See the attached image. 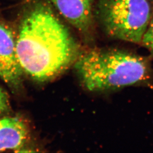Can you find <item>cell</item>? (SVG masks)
I'll list each match as a JSON object with an SVG mask.
<instances>
[{
    "instance_id": "1",
    "label": "cell",
    "mask_w": 153,
    "mask_h": 153,
    "mask_svg": "<svg viewBox=\"0 0 153 153\" xmlns=\"http://www.w3.org/2000/svg\"><path fill=\"white\" fill-rule=\"evenodd\" d=\"M16 50L23 73L42 82L60 75L81 53L67 28L48 7L39 3L22 18L16 36Z\"/></svg>"
},
{
    "instance_id": "2",
    "label": "cell",
    "mask_w": 153,
    "mask_h": 153,
    "mask_svg": "<svg viewBox=\"0 0 153 153\" xmlns=\"http://www.w3.org/2000/svg\"><path fill=\"white\" fill-rule=\"evenodd\" d=\"M74 66L84 87L91 91L115 90L146 81L148 61L117 49H91L80 53Z\"/></svg>"
},
{
    "instance_id": "3",
    "label": "cell",
    "mask_w": 153,
    "mask_h": 153,
    "mask_svg": "<svg viewBox=\"0 0 153 153\" xmlns=\"http://www.w3.org/2000/svg\"><path fill=\"white\" fill-rule=\"evenodd\" d=\"M98 16L111 37L141 43L152 19L148 0H100Z\"/></svg>"
},
{
    "instance_id": "4",
    "label": "cell",
    "mask_w": 153,
    "mask_h": 153,
    "mask_svg": "<svg viewBox=\"0 0 153 153\" xmlns=\"http://www.w3.org/2000/svg\"><path fill=\"white\" fill-rule=\"evenodd\" d=\"M23 73L16 53V36L0 18V78L10 88L18 90Z\"/></svg>"
},
{
    "instance_id": "5",
    "label": "cell",
    "mask_w": 153,
    "mask_h": 153,
    "mask_svg": "<svg viewBox=\"0 0 153 153\" xmlns=\"http://www.w3.org/2000/svg\"><path fill=\"white\" fill-rule=\"evenodd\" d=\"M66 20L83 34L91 35L94 28V0H49Z\"/></svg>"
},
{
    "instance_id": "6",
    "label": "cell",
    "mask_w": 153,
    "mask_h": 153,
    "mask_svg": "<svg viewBox=\"0 0 153 153\" xmlns=\"http://www.w3.org/2000/svg\"><path fill=\"white\" fill-rule=\"evenodd\" d=\"M27 127L18 117L0 120V152L22 148L27 140Z\"/></svg>"
},
{
    "instance_id": "7",
    "label": "cell",
    "mask_w": 153,
    "mask_h": 153,
    "mask_svg": "<svg viewBox=\"0 0 153 153\" xmlns=\"http://www.w3.org/2000/svg\"><path fill=\"white\" fill-rule=\"evenodd\" d=\"M141 43L153 55V18L152 17L142 36Z\"/></svg>"
},
{
    "instance_id": "8",
    "label": "cell",
    "mask_w": 153,
    "mask_h": 153,
    "mask_svg": "<svg viewBox=\"0 0 153 153\" xmlns=\"http://www.w3.org/2000/svg\"><path fill=\"white\" fill-rule=\"evenodd\" d=\"M10 108L9 97L5 91L0 86V114L8 112Z\"/></svg>"
}]
</instances>
